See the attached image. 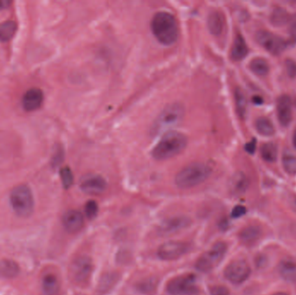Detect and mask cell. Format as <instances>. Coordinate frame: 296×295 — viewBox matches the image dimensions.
<instances>
[{
    "label": "cell",
    "instance_id": "6da1fadb",
    "mask_svg": "<svg viewBox=\"0 0 296 295\" xmlns=\"http://www.w3.org/2000/svg\"><path fill=\"white\" fill-rule=\"evenodd\" d=\"M151 30L155 38L165 46H171L179 38V25L174 16L167 11H159L151 20Z\"/></svg>",
    "mask_w": 296,
    "mask_h": 295
},
{
    "label": "cell",
    "instance_id": "7a4b0ae2",
    "mask_svg": "<svg viewBox=\"0 0 296 295\" xmlns=\"http://www.w3.org/2000/svg\"><path fill=\"white\" fill-rule=\"evenodd\" d=\"M185 108L181 103H172L166 106L157 116L150 128L152 137H157L177 127L182 122L185 117Z\"/></svg>",
    "mask_w": 296,
    "mask_h": 295
},
{
    "label": "cell",
    "instance_id": "3957f363",
    "mask_svg": "<svg viewBox=\"0 0 296 295\" xmlns=\"http://www.w3.org/2000/svg\"><path fill=\"white\" fill-rule=\"evenodd\" d=\"M187 146V138L177 132H167L152 151V156L157 160H166L177 156Z\"/></svg>",
    "mask_w": 296,
    "mask_h": 295
},
{
    "label": "cell",
    "instance_id": "277c9868",
    "mask_svg": "<svg viewBox=\"0 0 296 295\" xmlns=\"http://www.w3.org/2000/svg\"><path fill=\"white\" fill-rule=\"evenodd\" d=\"M211 174V168L205 163L190 164L175 176V184L180 189H191L201 185Z\"/></svg>",
    "mask_w": 296,
    "mask_h": 295
},
{
    "label": "cell",
    "instance_id": "5b68a950",
    "mask_svg": "<svg viewBox=\"0 0 296 295\" xmlns=\"http://www.w3.org/2000/svg\"><path fill=\"white\" fill-rule=\"evenodd\" d=\"M10 202L14 212L20 218H28L33 213V194L27 185H18L14 188L10 196Z\"/></svg>",
    "mask_w": 296,
    "mask_h": 295
},
{
    "label": "cell",
    "instance_id": "8992f818",
    "mask_svg": "<svg viewBox=\"0 0 296 295\" xmlns=\"http://www.w3.org/2000/svg\"><path fill=\"white\" fill-rule=\"evenodd\" d=\"M228 246L224 242H218L210 249L196 260L195 268L202 273H209L218 267L227 252Z\"/></svg>",
    "mask_w": 296,
    "mask_h": 295
},
{
    "label": "cell",
    "instance_id": "52a82bcc",
    "mask_svg": "<svg viewBox=\"0 0 296 295\" xmlns=\"http://www.w3.org/2000/svg\"><path fill=\"white\" fill-rule=\"evenodd\" d=\"M196 276L192 273L177 276L171 280L166 286L170 295H198L200 288L196 284Z\"/></svg>",
    "mask_w": 296,
    "mask_h": 295
},
{
    "label": "cell",
    "instance_id": "ba28073f",
    "mask_svg": "<svg viewBox=\"0 0 296 295\" xmlns=\"http://www.w3.org/2000/svg\"><path fill=\"white\" fill-rule=\"evenodd\" d=\"M224 277L232 284L240 285L246 282L251 273V268L245 260H235L226 266Z\"/></svg>",
    "mask_w": 296,
    "mask_h": 295
},
{
    "label": "cell",
    "instance_id": "9c48e42d",
    "mask_svg": "<svg viewBox=\"0 0 296 295\" xmlns=\"http://www.w3.org/2000/svg\"><path fill=\"white\" fill-rule=\"evenodd\" d=\"M94 266L90 257L81 255L73 261L70 266V274L78 284H86L93 273Z\"/></svg>",
    "mask_w": 296,
    "mask_h": 295
},
{
    "label": "cell",
    "instance_id": "30bf717a",
    "mask_svg": "<svg viewBox=\"0 0 296 295\" xmlns=\"http://www.w3.org/2000/svg\"><path fill=\"white\" fill-rule=\"evenodd\" d=\"M191 246L186 242L169 241L160 246L157 254L163 261H175L187 254Z\"/></svg>",
    "mask_w": 296,
    "mask_h": 295
},
{
    "label": "cell",
    "instance_id": "8fae6325",
    "mask_svg": "<svg viewBox=\"0 0 296 295\" xmlns=\"http://www.w3.org/2000/svg\"><path fill=\"white\" fill-rule=\"evenodd\" d=\"M255 37L258 44L273 55H279L285 50V41L269 31H259Z\"/></svg>",
    "mask_w": 296,
    "mask_h": 295
},
{
    "label": "cell",
    "instance_id": "7c38bea8",
    "mask_svg": "<svg viewBox=\"0 0 296 295\" xmlns=\"http://www.w3.org/2000/svg\"><path fill=\"white\" fill-rule=\"evenodd\" d=\"M81 190L89 195H100L107 189L105 179L97 174H89L80 181Z\"/></svg>",
    "mask_w": 296,
    "mask_h": 295
},
{
    "label": "cell",
    "instance_id": "4fadbf2b",
    "mask_svg": "<svg viewBox=\"0 0 296 295\" xmlns=\"http://www.w3.org/2000/svg\"><path fill=\"white\" fill-rule=\"evenodd\" d=\"M191 220L186 217H173L167 218L163 221L160 226L158 231L162 234H172L181 231L190 226Z\"/></svg>",
    "mask_w": 296,
    "mask_h": 295
},
{
    "label": "cell",
    "instance_id": "5bb4252c",
    "mask_svg": "<svg viewBox=\"0 0 296 295\" xmlns=\"http://www.w3.org/2000/svg\"><path fill=\"white\" fill-rule=\"evenodd\" d=\"M277 117L283 127H288L292 122V102L290 97L284 94L277 101Z\"/></svg>",
    "mask_w": 296,
    "mask_h": 295
},
{
    "label": "cell",
    "instance_id": "9a60e30c",
    "mask_svg": "<svg viewBox=\"0 0 296 295\" xmlns=\"http://www.w3.org/2000/svg\"><path fill=\"white\" fill-rule=\"evenodd\" d=\"M63 224L67 231L74 234L83 229L84 225V218L80 211L75 210H69L64 214Z\"/></svg>",
    "mask_w": 296,
    "mask_h": 295
},
{
    "label": "cell",
    "instance_id": "2e32d148",
    "mask_svg": "<svg viewBox=\"0 0 296 295\" xmlns=\"http://www.w3.org/2000/svg\"><path fill=\"white\" fill-rule=\"evenodd\" d=\"M44 101V94L39 88H31L23 97L22 104L25 110L31 112L40 108Z\"/></svg>",
    "mask_w": 296,
    "mask_h": 295
},
{
    "label": "cell",
    "instance_id": "e0dca14e",
    "mask_svg": "<svg viewBox=\"0 0 296 295\" xmlns=\"http://www.w3.org/2000/svg\"><path fill=\"white\" fill-rule=\"evenodd\" d=\"M209 31L214 36H219L223 33L224 28V18L219 11H211L207 18Z\"/></svg>",
    "mask_w": 296,
    "mask_h": 295
},
{
    "label": "cell",
    "instance_id": "ac0fdd59",
    "mask_svg": "<svg viewBox=\"0 0 296 295\" xmlns=\"http://www.w3.org/2000/svg\"><path fill=\"white\" fill-rule=\"evenodd\" d=\"M279 273L287 282L296 281V262L292 259H284L279 264Z\"/></svg>",
    "mask_w": 296,
    "mask_h": 295
},
{
    "label": "cell",
    "instance_id": "d6986e66",
    "mask_svg": "<svg viewBox=\"0 0 296 295\" xmlns=\"http://www.w3.org/2000/svg\"><path fill=\"white\" fill-rule=\"evenodd\" d=\"M262 234V229L258 226H248L244 228L239 234L242 243L246 245H252L256 243Z\"/></svg>",
    "mask_w": 296,
    "mask_h": 295
},
{
    "label": "cell",
    "instance_id": "ffe728a7",
    "mask_svg": "<svg viewBox=\"0 0 296 295\" xmlns=\"http://www.w3.org/2000/svg\"><path fill=\"white\" fill-rule=\"evenodd\" d=\"M42 287L46 295H57L60 292V282L53 273H48L44 277Z\"/></svg>",
    "mask_w": 296,
    "mask_h": 295
},
{
    "label": "cell",
    "instance_id": "44dd1931",
    "mask_svg": "<svg viewBox=\"0 0 296 295\" xmlns=\"http://www.w3.org/2000/svg\"><path fill=\"white\" fill-rule=\"evenodd\" d=\"M249 187V180L243 172L235 173L230 180V190L235 195H241Z\"/></svg>",
    "mask_w": 296,
    "mask_h": 295
},
{
    "label": "cell",
    "instance_id": "7402d4cb",
    "mask_svg": "<svg viewBox=\"0 0 296 295\" xmlns=\"http://www.w3.org/2000/svg\"><path fill=\"white\" fill-rule=\"evenodd\" d=\"M248 54V46L241 35H238L233 44L231 56L235 61H241Z\"/></svg>",
    "mask_w": 296,
    "mask_h": 295
},
{
    "label": "cell",
    "instance_id": "603a6c76",
    "mask_svg": "<svg viewBox=\"0 0 296 295\" xmlns=\"http://www.w3.org/2000/svg\"><path fill=\"white\" fill-rule=\"evenodd\" d=\"M249 69L254 74L259 76H265L269 72L268 62L263 58L258 57L253 59L249 64Z\"/></svg>",
    "mask_w": 296,
    "mask_h": 295
},
{
    "label": "cell",
    "instance_id": "cb8c5ba5",
    "mask_svg": "<svg viewBox=\"0 0 296 295\" xmlns=\"http://www.w3.org/2000/svg\"><path fill=\"white\" fill-rule=\"evenodd\" d=\"M17 24L14 21H6L0 25V41L7 42L13 37L17 31Z\"/></svg>",
    "mask_w": 296,
    "mask_h": 295
},
{
    "label": "cell",
    "instance_id": "d4e9b609",
    "mask_svg": "<svg viewBox=\"0 0 296 295\" xmlns=\"http://www.w3.org/2000/svg\"><path fill=\"white\" fill-rule=\"evenodd\" d=\"M19 268L15 262L10 260H5L0 262V276L6 278H12L17 276Z\"/></svg>",
    "mask_w": 296,
    "mask_h": 295
},
{
    "label": "cell",
    "instance_id": "484cf974",
    "mask_svg": "<svg viewBox=\"0 0 296 295\" xmlns=\"http://www.w3.org/2000/svg\"><path fill=\"white\" fill-rule=\"evenodd\" d=\"M255 128L261 135L269 137V136L273 135L274 133V125L265 117H260L259 119L256 120Z\"/></svg>",
    "mask_w": 296,
    "mask_h": 295
},
{
    "label": "cell",
    "instance_id": "4316f807",
    "mask_svg": "<svg viewBox=\"0 0 296 295\" xmlns=\"http://www.w3.org/2000/svg\"><path fill=\"white\" fill-rule=\"evenodd\" d=\"M158 287V281L155 278L149 277L144 279L136 285V288L145 294H152Z\"/></svg>",
    "mask_w": 296,
    "mask_h": 295
},
{
    "label": "cell",
    "instance_id": "83f0119b",
    "mask_svg": "<svg viewBox=\"0 0 296 295\" xmlns=\"http://www.w3.org/2000/svg\"><path fill=\"white\" fill-rule=\"evenodd\" d=\"M235 107L238 110V114L241 118H244L246 115L247 108H248V102H247L246 95L240 88H238L235 92Z\"/></svg>",
    "mask_w": 296,
    "mask_h": 295
},
{
    "label": "cell",
    "instance_id": "f1b7e54d",
    "mask_svg": "<svg viewBox=\"0 0 296 295\" xmlns=\"http://www.w3.org/2000/svg\"><path fill=\"white\" fill-rule=\"evenodd\" d=\"M277 154L278 150L277 145L272 142L264 144L261 148V155L267 162H274L277 160Z\"/></svg>",
    "mask_w": 296,
    "mask_h": 295
},
{
    "label": "cell",
    "instance_id": "f546056e",
    "mask_svg": "<svg viewBox=\"0 0 296 295\" xmlns=\"http://www.w3.org/2000/svg\"><path fill=\"white\" fill-rule=\"evenodd\" d=\"M290 19L289 14L284 9L282 8L275 9L273 11L271 17H270L272 24L275 26H283V25H286L287 23L289 22Z\"/></svg>",
    "mask_w": 296,
    "mask_h": 295
},
{
    "label": "cell",
    "instance_id": "4dcf8cb0",
    "mask_svg": "<svg viewBox=\"0 0 296 295\" xmlns=\"http://www.w3.org/2000/svg\"><path fill=\"white\" fill-rule=\"evenodd\" d=\"M283 168L288 174H296V156L292 152H286L283 156Z\"/></svg>",
    "mask_w": 296,
    "mask_h": 295
},
{
    "label": "cell",
    "instance_id": "1f68e13d",
    "mask_svg": "<svg viewBox=\"0 0 296 295\" xmlns=\"http://www.w3.org/2000/svg\"><path fill=\"white\" fill-rule=\"evenodd\" d=\"M61 180L65 189H69L74 182L72 171L69 167H64L61 170Z\"/></svg>",
    "mask_w": 296,
    "mask_h": 295
},
{
    "label": "cell",
    "instance_id": "d6a6232c",
    "mask_svg": "<svg viewBox=\"0 0 296 295\" xmlns=\"http://www.w3.org/2000/svg\"><path fill=\"white\" fill-rule=\"evenodd\" d=\"M98 210H99L98 204L94 200H90L85 204V214L89 219H94L98 214Z\"/></svg>",
    "mask_w": 296,
    "mask_h": 295
},
{
    "label": "cell",
    "instance_id": "836d02e7",
    "mask_svg": "<svg viewBox=\"0 0 296 295\" xmlns=\"http://www.w3.org/2000/svg\"><path fill=\"white\" fill-rule=\"evenodd\" d=\"M286 70L289 77L294 78L296 76V62L292 59L286 61Z\"/></svg>",
    "mask_w": 296,
    "mask_h": 295
},
{
    "label": "cell",
    "instance_id": "e575fe53",
    "mask_svg": "<svg viewBox=\"0 0 296 295\" xmlns=\"http://www.w3.org/2000/svg\"><path fill=\"white\" fill-rule=\"evenodd\" d=\"M64 160V151L61 147H58L57 149L55 150L52 157V165L53 166H57L63 162Z\"/></svg>",
    "mask_w": 296,
    "mask_h": 295
},
{
    "label": "cell",
    "instance_id": "d590c367",
    "mask_svg": "<svg viewBox=\"0 0 296 295\" xmlns=\"http://www.w3.org/2000/svg\"><path fill=\"white\" fill-rule=\"evenodd\" d=\"M211 295H230V291L224 286H213L210 288Z\"/></svg>",
    "mask_w": 296,
    "mask_h": 295
},
{
    "label": "cell",
    "instance_id": "8d00e7d4",
    "mask_svg": "<svg viewBox=\"0 0 296 295\" xmlns=\"http://www.w3.org/2000/svg\"><path fill=\"white\" fill-rule=\"evenodd\" d=\"M246 213V208L243 206V205H236L232 210L231 212V217L233 218H239L245 215Z\"/></svg>",
    "mask_w": 296,
    "mask_h": 295
},
{
    "label": "cell",
    "instance_id": "74e56055",
    "mask_svg": "<svg viewBox=\"0 0 296 295\" xmlns=\"http://www.w3.org/2000/svg\"><path fill=\"white\" fill-rule=\"evenodd\" d=\"M289 32H290L291 36H292L294 40H296V16H294V17L291 19Z\"/></svg>",
    "mask_w": 296,
    "mask_h": 295
},
{
    "label": "cell",
    "instance_id": "f35d334b",
    "mask_svg": "<svg viewBox=\"0 0 296 295\" xmlns=\"http://www.w3.org/2000/svg\"><path fill=\"white\" fill-rule=\"evenodd\" d=\"M255 146H256V141L254 139V140H252L249 143L246 144L245 150H246L247 152H249V153L253 154L255 151Z\"/></svg>",
    "mask_w": 296,
    "mask_h": 295
},
{
    "label": "cell",
    "instance_id": "ab89813d",
    "mask_svg": "<svg viewBox=\"0 0 296 295\" xmlns=\"http://www.w3.org/2000/svg\"><path fill=\"white\" fill-rule=\"evenodd\" d=\"M9 5H11V2L8 0H0V10L7 8Z\"/></svg>",
    "mask_w": 296,
    "mask_h": 295
},
{
    "label": "cell",
    "instance_id": "60d3db41",
    "mask_svg": "<svg viewBox=\"0 0 296 295\" xmlns=\"http://www.w3.org/2000/svg\"><path fill=\"white\" fill-rule=\"evenodd\" d=\"M253 102L256 104V105H262L263 104V100L262 97L260 96H254L253 97Z\"/></svg>",
    "mask_w": 296,
    "mask_h": 295
},
{
    "label": "cell",
    "instance_id": "b9f144b4",
    "mask_svg": "<svg viewBox=\"0 0 296 295\" xmlns=\"http://www.w3.org/2000/svg\"><path fill=\"white\" fill-rule=\"evenodd\" d=\"M293 146L296 148V131H294V133H293Z\"/></svg>",
    "mask_w": 296,
    "mask_h": 295
},
{
    "label": "cell",
    "instance_id": "7bdbcfd3",
    "mask_svg": "<svg viewBox=\"0 0 296 295\" xmlns=\"http://www.w3.org/2000/svg\"><path fill=\"white\" fill-rule=\"evenodd\" d=\"M271 295H288L287 292H275V293H273Z\"/></svg>",
    "mask_w": 296,
    "mask_h": 295
},
{
    "label": "cell",
    "instance_id": "ee69618b",
    "mask_svg": "<svg viewBox=\"0 0 296 295\" xmlns=\"http://www.w3.org/2000/svg\"><path fill=\"white\" fill-rule=\"evenodd\" d=\"M294 205H295V207H296V199H295V201H294Z\"/></svg>",
    "mask_w": 296,
    "mask_h": 295
},
{
    "label": "cell",
    "instance_id": "f6af8a7d",
    "mask_svg": "<svg viewBox=\"0 0 296 295\" xmlns=\"http://www.w3.org/2000/svg\"><path fill=\"white\" fill-rule=\"evenodd\" d=\"M295 104H296V102H295Z\"/></svg>",
    "mask_w": 296,
    "mask_h": 295
}]
</instances>
